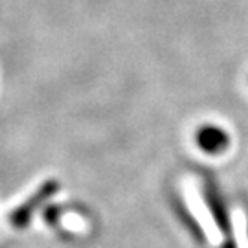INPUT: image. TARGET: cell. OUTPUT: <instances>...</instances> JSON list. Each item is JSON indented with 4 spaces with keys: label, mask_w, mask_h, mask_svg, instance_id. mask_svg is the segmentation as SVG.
<instances>
[{
    "label": "cell",
    "mask_w": 248,
    "mask_h": 248,
    "mask_svg": "<svg viewBox=\"0 0 248 248\" xmlns=\"http://www.w3.org/2000/svg\"><path fill=\"white\" fill-rule=\"evenodd\" d=\"M195 142L201 151L208 153V155H217V153H222V151L228 147L230 136L219 125L206 124L197 129Z\"/></svg>",
    "instance_id": "1"
}]
</instances>
